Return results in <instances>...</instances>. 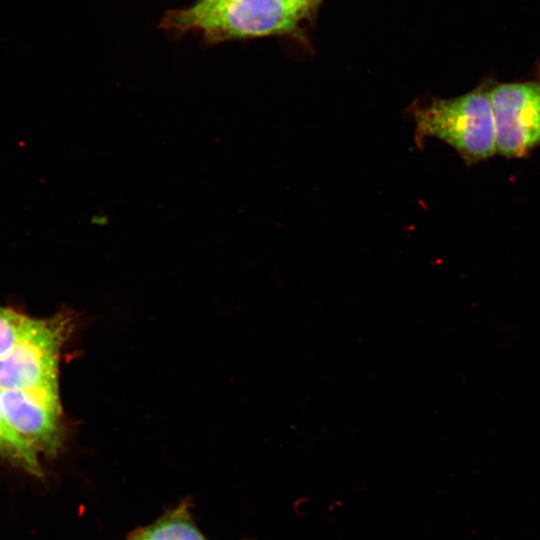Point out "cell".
Segmentation results:
<instances>
[{"instance_id":"cell-4","label":"cell","mask_w":540,"mask_h":540,"mask_svg":"<svg viewBox=\"0 0 540 540\" xmlns=\"http://www.w3.org/2000/svg\"><path fill=\"white\" fill-rule=\"evenodd\" d=\"M489 97L498 154L519 158L540 145V78L496 85Z\"/></svg>"},{"instance_id":"cell-6","label":"cell","mask_w":540,"mask_h":540,"mask_svg":"<svg viewBox=\"0 0 540 540\" xmlns=\"http://www.w3.org/2000/svg\"><path fill=\"white\" fill-rule=\"evenodd\" d=\"M190 496L167 510L154 522L134 529L125 540H208L196 525Z\"/></svg>"},{"instance_id":"cell-10","label":"cell","mask_w":540,"mask_h":540,"mask_svg":"<svg viewBox=\"0 0 540 540\" xmlns=\"http://www.w3.org/2000/svg\"><path fill=\"white\" fill-rule=\"evenodd\" d=\"M198 1L206 2V3H213V2H220V1H226V0H198Z\"/></svg>"},{"instance_id":"cell-7","label":"cell","mask_w":540,"mask_h":540,"mask_svg":"<svg viewBox=\"0 0 540 540\" xmlns=\"http://www.w3.org/2000/svg\"><path fill=\"white\" fill-rule=\"evenodd\" d=\"M39 453L5 422L0 413V457L24 472L42 477Z\"/></svg>"},{"instance_id":"cell-9","label":"cell","mask_w":540,"mask_h":540,"mask_svg":"<svg viewBox=\"0 0 540 540\" xmlns=\"http://www.w3.org/2000/svg\"><path fill=\"white\" fill-rule=\"evenodd\" d=\"M295 1H297V2H299V3H301V4H304V5L308 6V7H310V6L312 5V3H313L314 1H316V0H295Z\"/></svg>"},{"instance_id":"cell-3","label":"cell","mask_w":540,"mask_h":540,"mask_svg":"<svg viewBox=\"0 0 540 540\" xmlns=\"http://www.w3.org/2000/svg\"><path fill=\"white\" fill-rule=\"evenodd\" d=\"M77 321L70 311L37 319L33 328L0 359V390L58 386L60 352Z\"/></svg>"},{"instance_id":"cell-1","label":"cell","mask_w":540,"mask_h":540,"mask_svg":"<svg viewBox=\"0 0 540 540\" xmlns=\"http://www.w3.org/2000/svg\"><path fill=\"white\" fill-rule=\"evenodd\" d=\"M308 6L295 0H226L168 13L162 24L180 32L200 31L212 41L252 38L292 31Z\"/></svg>"},{"instance_id":"cell-8","label":"cell","mask_w":540,"mask_h":540,"mask_svg":"<svg viewBox=\"0 0 540 540\" xmlns=\"http://www.w3.org/2000/svg\"><path fill=\"white\" fill-rule=\"evenodd\" d=\"M37 319L0 306V359L33 328Z\"/></svg>"},{"instance_id":"cell-5","label":"cell","mask_w":540,"mask_h":540,"mask_svg":"<svg viewBox=\"0 0 540 540\" xmlns=\"http://www.w3.org/2000/svg\"><path fill=\"white\" fill-rule=\"evenodd\" d=\"M0 413L8 426L38 453L54 457L61 449L62 412L34 401L22 389L0 390Z\"/></svg>"},{"instance_id":"cell-2","label":"cell","mask_w":540,"mask_h":540,"mask_svg":"<svg viewBox=\"0 0 540 540\" xmlns=\"http://www.w3.org/2000/svg\"><path fill=\"white\" fill-rule=\"evenodd\" d=\"M414 140L422 146L437 138L451 146L467 166L489 159L496 152L494 116L487 88L451 99H435L412 110Z\"/></svg>"}]
</instances>
